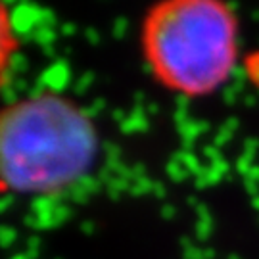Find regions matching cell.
Here are the masks:
<instances>
[{
  "mask_svg": "<svg viewBox=\"0 0 259 259\" xmlns=\"http://www.w3.org/2000/svg\"><path fill=\"white\" fill-rule=\"evenodd\" d=\"M238 38L234 10L215 0L159 2L140 23V48L152 77L185 98H205L227 84Z\"/></svg>",
  "mask_w": 259,
  "mask_h": 259,
  "instance_id": "cell-2",
  "label": "cell"
},
{
  "mask_svg": "<svg viewBox=\"0 0 259 259\" xmlns=\"http://www.w3.org/2000/svg\"><path fill=\"white\" fill-rule=\"evenodd\" d=\"M98 131L64 94L45 91L0 108V192L47 196L79 183L98 156Z\"/></svg>",
  "mask_w": 259,
  "mask_h": 259,
  "instance_id": "cell-1",
  "label": "cell"
},
{
  "mask_svg": "<svg viewBox=\"0 0 259 259\" xmlns=\"http://www.w3.org/2000/svg\"><path fill=\"white\" fill-rule=\"evenodd\" d=\"M19 40L14 29L12 14L6 4L0 2V87L4 84L6 73H8L14 54L18 52Z\"/></svg>",
  "mask_w": 259,
  "mask_h": 259,
  "instance_id": "cell-3",
  "label": "cell"
}]
</instances>
